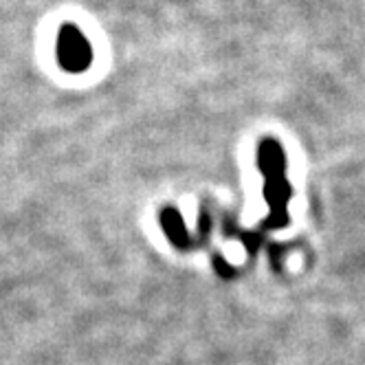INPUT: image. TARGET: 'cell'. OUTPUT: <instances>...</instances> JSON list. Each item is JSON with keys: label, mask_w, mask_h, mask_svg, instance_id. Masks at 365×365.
<instances>
[{"label": "cell", "mask_w": 365, "mask_h": 365, "mask_svg": "<svg viewBox=\"0 0 365 365\" xmlns=\"http://www.w3.org/2000/svg\"><path fill=\"white\" fill-rule=\"evenodd\" d=\"M58 62L68 73H84L91 68L93 46L75 24H64L58 36Z\"/></svg>", "instance_id": "cell-1"}]
</instances>
